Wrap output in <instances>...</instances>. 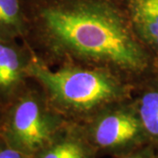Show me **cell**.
Listing matches in <instances>:
<instances>
[{
	"label": "cell",
	"mask_w": 158,
	"mask_h": 158,
	"mask_svg": "<svg viewBox=\"0 0 158 158\" xmlns=\"http://www.w3.org/2000/svg\"><path fill=\"white\" fill-rule=\"evenodd\" d=\"M25 6L28 27L23 41L48 67L108 69L135 85L156 70L123 0H25Z\"/></svg>",
	"instance_id": "obj_1"
},
{
	"label": "cell",
	"mask_w": 158,
	"mask_h": 158,
	"mask_svg": "<svg viewBox=\"0 0 158 158\" xmlns=\"http://www.w3.org/2000/svg\"><path fill=\"white\" fill-rule=\"evenodd\" d=\"M30 77L58 113L80 124L105 108L132 98L135 87V83L108 69L76 64L51 68L36 56Z\"/></svg>",
	"instance_id": "obj_2"
},
{
	"label": "cell",
	"mask_w": 158,
	"mask_h": 158,
	"mask_svg": "<svg viewBox=\"0 0 158 158\" xmlns=\"http://www.w3.org/2000/svg\"><path fill=\"white\" fill-rule=\"evenodd\" d=\"M68 120L51 106L40 85L31 78L5 106L0 136L13 149L33 157Z\"/></svg>",
	"instance_id": "obj_3"
},
{
	"label": "cell",
	"mask_w": 158,
	"mask_h": 158,
	"mask_svg": "<svg viewBox=\"0 0 158 158\" xmlns=\"http://www.w3.org/2000/svg\"><path fill=\"white\" fill-rule=\"evenodd\" d=\"M82 125L98 158L123 156L149 144L133 97L105 108Z\"/></svg>",
	"instance_id": "obj_4"
},
{
	"label": "cell",
	"mask_w": 158,
	"mask_h": 158,
	"mask_svg": "<svg viewBox=\"0 0 158 158\" xmlns=\"http://www.w3.org/2000/svg\"><path fill=\"white\" fill-rule=\"evenodd\" d=\"M34 57L23 40H0V102L5 106L28 84Z\"/></svg>",
	"instance_id": "obj_5"
},
{
	"label": "cell",
	"mask_w": 158,
	"mask_h": 158,
	"mask_svg": "<svg viewBox=\"0 0 158 158\" xmlns=\"http://www.w3.org/2000/svg\"><path fill=\"white\" fill-rule=\"evenodd\" d=\"M32 158H98L83 125L67 121L52 141Z\"/></svg>",
	"instance_id": "obj_6"
},
{
	"label": "cell",
	"mask_w": 158,
	"mask_h": 158,
	"mask_svg": "<svg viewBox=\"0 0 158 158\" xmlns=\"http://www.w3.org/2000/svg\"><path fill=\"white\" fill-rule=\"evenodd\" d=\"M132 28L158 60V0H123Z\"/></svg>",
	"instance_id": "obj_7"
},
{
	"label": "cell",
	"mask_w": 158,
	"mask_h": 158,
	"mask_svg": "<svg viewBox=\"0 0 158 158\" xmlns=\"http://www.w3.org/2000/svg\"><path fill=\"white\" fill-rule=\"evenodd\" d=\"M133 101L149 144L158 153V70L135 85Z\"/></svg>",
	"instance_id": "obj_8"
},
{
	"label": "cell",
	"mask_w": 158,
	"mask_h": 158,
	"mask_svg": "<svg viewBox=\"0 0 158 158\" xmlns=\"http://www.w3.org/2000/svg\"><path fill=\"white\" fill-rule=\"evenodd\" d=\"M27 27L25 0H0V40H25Z\"/></svg>",
	"instance_id": "obj_9"
},
{
	"label": "cell",
	"mask_w": 158,
	"mask_h": 158,
	"mask_svg": "<svg viewBox=\"0 0 158 158\" xmlns=\"http://www.w3.org/2000/svg\"><path fill=\"white\" fill-rule=\"evenodd\" d=\"M109 158H158V153L150 144H148L128 154Z\"/></svg>",
	"instance_id": "obj_10"
},
{
	"label": "cell",
	"mask_w": 158,
	"mask_h": 158,
	"mask_svg": "<svg viewBox=\"0 0 158 158\" xmlns=\"http://www.w3.org/2000/svg\"><path fill=\"white\" fill-rule=\"evenodd\" d=\"M0 158H31L10 147L0 136Z\"/></svg>",
	"instance_id": "obj_11"
},
{
	"label": "cell",
	"mask_w": 158,
	"mask_h": 158,
	"mask_svg": "<svg viewBox=\"0 0 158 158\" xmlns=\"http://www.w3.org/2000/svg\"><path fill=\"white\" fill-rule=\"evenodd\" d=\"M4 110H5V106L0 102V127H1L2 118H3V115H4Z\"/></svg>",
	"instance_id": "obj_12"
},
{
	"label": "cell",
	"mask_w": 158,
	"mask_h": 158,
	"mask_svg": "<svg viewBox=\"0 0 158 158\" xmlns=\"http://www.w3.org/2000/svg\"><path fill=\"white\" fill-rule=\"evenodd\" d=\"M156 69H157V70H158V60H157V61H156Z\"/></svg>",
	"instance_id": "obj_13"
}]
</instances>
